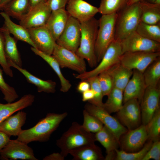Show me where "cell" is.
<instances>
[{"instance_id":"obj_46","label":"cell","mask_w":160,"mask_h":160,"mask_svg":"<svg viewBox=\"0 0 160 160\" xmlns=\"http://www.w3.org/2000/svg\"><path fill=\"white\" fill-rule=\"evenodd\" d=\"M10 136L0 131V151L10 140Z\"/></svg>"},{"instance_id":"obj_30","label":"cell","mask_w":160,"mask_h":160,"mask_svg":"<svg viewBox=\"0 0 160 160\" xmlns=\"http://www.w3.org/2000/svg\"><path fill=\"white\" fill-rule=\"evenodd\" d=\"M139 2L141 11L140 21L152 25L160 23V5L149 3L143 0Z\"/></svg>"},{"instance_id":"obj_48","label":"cell","mask_w":160,"mask_h":160,"mask_svg":"<svg viewBox=\"0 0 160 160\" xmlns=\"http://www.w3.org/2000/svg\"><path fill=\"white\" fill-rule=\"evenodd\" d=\"M64 157L59 153H53L43 158L44 160H63Z\"/></svg>"},{"instance_id":"obj_49","label":"cell","mask_w":160,"mask_h":160,"mask_svg":"<svg viewBox=\"0 0 160 160\" xmlns=\"http://www.w3.org/2000/svg\"><path fill=\"white\" fill-rule=\"evenodd\" d=\"M47 0H29V11L36 5L43 3H46Z\"/></svg>"},{"instance_id":"obj_38","label":"cell","mask_w":160,"mask_h":160,"mask_svg":"<svg viewBox=\"0 0 160 160\" xmlns=\"http://www.w3.org/2000/svg\"><path fill=\"white\" fill-rule=\"evenodd\" d=\"M84 121L82 126L87 131L96 133L103 127V124L97 117L84 109L83 112Z\"/></svg>"},{"instance_id":"obj_8","label":"cell","mask_w":160,"mask_h":160,"mask_svg":"<svg viewBox=\"0 0 160 160\" xmlns=\"http://www.w3.org/2000/svg\"><path fill=\"white\" fill-rule=\"evenodd\" d=\"M81 37L80 22L69 15L65 26L56 42L57 45L76 52L79 46Z\"/></svg>"},{"instance_id":"obj_10","label":"cell","mask_w":160,"mask_h":160,"mask_svg":"<svg viewBox=\"0 0 160 160\" xmlns=\"http://www.w3.org/2000/svg\"><path fill=\"white\" fill-rule=\"evenodd\" d=\"M160 56V52H126L121 56L120 63L126 68L143 73L147 67Z\"/></svg>"},{"instance_id":"obj_11","label":"cell","mask_w":160,"mask_h":160,"mask_svg":"<svg viewBox=\"0 0 160 160\" xmlns=\"http://www.w3.org/2000/svg\"><path fill=\"white\" fill-rule=\"evenodd\" d=\"M117 117L120 123L128 130L133 129L141 124V116L140 103L133 99L125 102L117 112Z\"/></svg>"},{"instance_id":"obj_27","label":"cell","mask_w":160,"mask_h":160,"mask_svg":"<svg viewBox=\"0 0 160 160\" xmlns=\"http://www.w3.org/2000/svg\"><path fill=\"white\" fill-rule=\"evenodd\" d=\"M0 31L4 39V51L7 60H9L22 68V62L17 46V39L11 36L10 33L2 27Z\"/></svg>"},{"instance_id":"obj_42","label":"cell","mask_w":160,"mask_h":160,"mask_svg":"<svg viewBox=\"0 0 160 160\" xmlns=\"http://www.w3.org/2000/svg\"><path fill=\"white\" fill-rule=\"evenodd\" d=\"M0 65L3 70L7 75L13 76V73L11 67L9 66L6 58L4 47V39L0 31Z\"/></svg>"},{"instance_id":"obj_23","label":"cell","mask_w":160,"mask_h":160,"mask_svg":"<svg viewBox=\"0 0 160 160\" xmlns=\"http://www.w3.org/2000/svg\"><path fill=\"white\" fill-rule=\"evenodd\" d=\"M35 98L34 95L28 94L15 102L6 104L0 103V124L16 112L31 105Z\"/></svg>"},{"instance_id":"obj_17","label":"cell","mask_w":160,"mask_h":160,"mask_svg":"<svg viewBox=\"0 0 160 160\" xmlns=\"http://www.w3.org/2000/svg\"><path fill=\"white\" fill-rule=\"evenodd\" d=\"M66 6L69 15L80 22L87 21L99 12L98 8L83 0H68Z\"/></svg>"},{"instance_id":"obj_43","label":"cell","mask_w":160,"mask_h":160,"mask_svg":"<svg viewBox=\"0 0 160 160\" xmlns=\"http://www.w3.org/2000/svg\"><path fill=\"white\" fill-rule=\"evenodd\" d=\"M160 159V142L159 140L153 142L149 150L147 152L142 160Z\"/></svg>"},{"instance_id":"obj_3","label":"cell","mask_w":160,"mask_h":160,"mask_svg":"<svg viewBox=\"0 0 160 160\" xmlns=\"http://www.w3.org/2000/svg\"><path fill=\"white\" fill-rule=\"evenodd\" d=\"M95 135L84 129L82 125L73 122L68 129L56 141L61 154L65 157L69 152L81 146L95 144Z\"/></svg>"},{"instance_id":"obj_12","label":"cell","mask_w":160,"mask_h":160,"mask_svg":"<svg viewBox=\"0 0 160 160\" xmlns=\"http://www.w3.org/2000/svg\"><path fill=\"white\" fill-rule=\"evenodd\" d=\"M84 109L98 119L112 132L118 140L119 141L122 135L127 132V129L124 126L103 107L88 103L85 105Z\"/></svg>"},{"instance_id":"obj_32","label":"cell","mask_w":160,"mask_h":160,"mask_svg":"<svg viewBox=\"0 0 160 160\" xmlns=\"http://www.w3.org/2000/svg\"><path fill=\"white\" fill-rule=\"evenodd\" d=\"M107 96L108 99L103 103V108L110 114L117 112L123 105V91L113 87Z\"/></svg>"},{"instance_id":"obj_52","label":"cell","mask_w":160,"mask_h":160,"mask_svg":"<svg viewBox=\"0 0 160 160\" xmlns=\"http://www.w3.org/2000/svg\"><path fill=\"white\" fill-rule=\"evenodd\" d=\"M144 1L151 3L154 4L156 0H143Z\"/></svg>"},{"instance_id":"obj_5","label":"cell","mask_w":160,"mask_h":160,"mask_svg":"<svg viewBox=\"0 0 160 160\" xmlns=\"http://www.w3.org/2000/svg\"><path fill=\"white\" fill-rule=\"evenodd\" d=\"M117 16V13L102 15L98 20L99 26L95 46V54L98 63L115 40Z\"/></svg>"},{"instance_id":"obj_29","label":"cell","mask_w":160,"mask_h":160,"mask_svg":"<svg viewBox=\"0 0 160 160\" xmlns=\"http://www.w3.org/2000/svg\"><path fill=\"white\" fill-rule=\"evenodd\" d=\"M31 49L36 55L47 62L56 73L60 81V91L63 92L68 91L71 87V84L62 74L60 66L56 60L52 55L45 54L35 48L32 47Z\"/></svg>"},{"instance_id":"obj_31","label":"cell","mask_w":160,"mask_h":160,"mask_svg":"<svg viewBox=\"0 0 160 160\" xmlns=\"http://www.w3.org/2000/svg\"><path fill=\"white\" fill-rule=\"evenodd\" d=\"M29 9V0H12L2 9L10 17L19 20Z\"/></svg>"},{"instance_id":"obj_19","label":"cell","mask_w":160,"mask_h":160,"mask_svg":"<svg viewBox=\"0 0 160 160\" xmlns=\"http://www.w3.org/2000/svg\"><path fill=\"white\" fill-rule=\"evenodd\" d=\"M122 145L123 150L134 152L143 146L148 139L145 126L142 124L136 128L128 130L125 134Z\"/></svg>"},{"instance_id":"obj_2","label":"cell","mask_w":160,"mask_h":160,"mask_svg":"<svg viewBox=\"0 0 160 160\" xmlns=\"http://www.w3.org/2000/svg\"><path fill=\"white\" fill-rule=\"evenodd\" d=\"M81 37L79 46L76 52L87 61L89 66L94 68L97 65L95 46L99 26V20L94 17L80 22Z\"/></svg>"},{"instance_id":"obj_40","label":"cell","mask_w":160,"mask_h":160,"mask_svg":"<svg viewBox=\"0 0 160 160\" xmlns=\"http://www.w3.org/2000/svg\"><path fill=\"white\" fill-rule=\"evenodd\" d=\"M0 89L4 95V99L8 103H12L19 97L15 89L5 81L2 70L0 68Z\"/></svg>"},{"instance_id":"obj_24","label":"cell","mask_w":160,"mask_h":160,"mask_svg":"<svg viewBox=\"0 0 160 160\" xmlns=\"http://www.w3.org/2000/svg\"><path fill=\"white\" fill-rule=\"evenodd\" d=\"M106 71L112 79L113 87L123 91L133 73V70L126 68L120 62L114 65Z\"/></svg>"},{"instance_id":"obj_36","label":"cell","mask_w":160,"mask_h":160,"mask_svg":"<svg viewBox=\"0 0 160 160\" xmlns=\"http://www.w3.org/2000/svg\"><path fill=\"white\" fill-rule=\"evenodd\" d=\"M148 139L152 142L159 140L160 134V109L159 108L146 125Z\"/></svg>"},{"instance_id":"obj_33","label":"cell","mask_w":160,"mask_h":160,"mask_svg":"<svg viewBox=\"0 0 160 160\" xmlns=\"http://www.w3.org/2000/svg\"><path fill=\"white\" fill-rule=\"evenodd\" d=\"M147 87H157L160 79V57L151 63L143 73Z\"/></svg>"},{"instance_id":"obj_44","label":"cell","mask_w":160,"mask_h":160,"mask_svg":"<svg viewBox=\"0 0 160 160\" xmlns=\"http://www.w3.org/2000/svg\"><path fill=\"white\" fill-rule=\"evenodd\" d=\"M68 0H47L46 3L52 11L65 8Z\"/></svg>"},{"instance_id":"obj_50","label":"cell","mask_w":160,"mask_h":160,"mask_svg":"<svg viewBox=\"0 0 160 160\" xmlns=\"http://www.w3.org/2000/svg\"><path fill=\"white\" fill-rule=\"evenodd\" d=\"M12 0H1L0 2V10L2 9Z\"/></svg>"},{"instance_id":"obj_45","label":"cell","mask_w":160,"mask_h":160,"mask_svg":"<svg viewBox=\"0 0 160 160\" xmlns=\"http://www.w3.org/2000/svg\"><path fill=\"white\" fill-rule=\"evenodd\" d=\"M90 88V85L87 81L81 80L77 86V89L78 92L82 93Z\"/></svg>"},{"instance_id":"obj_34","label":"cell","mask_w":160,"mask_h":160,"mask_svg":"<svg viewBox=\"0 0 160 160\" xmlns=\"http://www.w3.org/2000/svg\"><path fill=\"white\" fill-rule=\"evenodd\" d=\"M135 31L145 38L160 43V23L152 25L140 21Z\"/></svg>"},{"instance_id":"obj_37","label":"cell","mask_w":160,"mask_h":160,"mask_svg":"<svg viewBox=\"0 0 160 160\" xmlns=\"http://www.w3.org/2000/svg\"><path fill=\"white\" fill-rule=\"evenodd\" d=\"M151 141L146 144L141 150L137 152H127L123 150H115L116 159L117 160H142L152 144Z\"/></svg>"},{"instance_id":"obj_18","label":"cell","mask_w":160,"mask_h":160,"mask_svg":"<svg viewBox=\"0 0 160 160\" xmlns=\"http://www.w3.org/2000/svg\"><path fill=\"white\" fill-rule=\"evenodd\" d=\"M146 87L143 73L133 70L132 75L123 91V104L133 99H137L140 103Z\"/></svg>"},{"instance_id":"obj_51","label":"cell","mask_w":160,"mask_h":160,"mask_svg":"<svg viewBox=\"0 0 160 160\" xmlns=\"http://www.w3.org/2000/svg\"><path fill=\"white\" fill-rule=\"evenodd\" d=\"M141 0H128L127 4V5L132 4L134 3L137 2Z\"/></svg>"},{"instance_id":"obj_41","label":"cell","mask_w":160,"mask_h":160,"mask_svg":"<svg viewBox=\"0 0 160 160\" xmlns=\"http://www.w3.org/2000/svg\"><path fill=\"white\" fill-rule=\"evenodd\" d=\"M97 76L99 84L103 96H108L113 87L111 76L105 71L100 73Z\"/></svg>"},{"instance_id":"obj_20","label":"cell","mask_w":160,"mask_h":160,"mask_svg":"<svg viewBox=\"0 0 160 160\" xmlns=\"http://www.w3.org/2000/svg\"><path fill=\"white\" fill-rule=\"evenodd\" d=\"M69 16L65 8L52 11L45 25L56 41L64 29Z\"/></svg>"},{"instance_id":"obj_14","label":"cell","mask_w":160,"mask_h":160,"mask_svg":"<svg viewBox=\"0 0 160 160\" xmlns=\"http://www.w3.org/2000/svg\"><path fill=\"white\" fill-rule=\"evenodd\" d=\"M160 90L157 87H147L140 102L142 124L146 125L159 108Z\"/></svg>"},{"instance_id":"obj_13","label":"cell","mask_w":160,"mask_h":160,"mask_svg":"<svg viewBox=\"0 0 160 160\" xmlns=\"http://www.w3.org/2000/svg\"><path fill=\"white\" fill-rule=\"evenodd\" d=\"M0 159L4 160H38L35 157L31 148L17 139L10 140L0 151Z\"/></svg>"},{"instance_id":"obj_9","label":"cell","mask_w":160,"mask_h":160,"mask_svg":"<svg viewBox=\"0 0 160 160\" xmlns=\"http://www.w3.org/2000/svg\"><path fill=\"white\" fill-rule=\"evenodd\" d=\"M123 54L126 52H160V43L145 38L135 31L121 41Z\"/></svg>"},{"instance_id":"obj_21","label":"cell","mask_w":160,"mask_h":160,"mask_svg":"<svg viewBox=\"0 0 160 160\" xmlns=\"http://www.w3.org/2000/svg\"><path fill=\"white\" fill-rule=\"evenodd\" d=\"M27 113L18 111L15 114L8 117L0 124V131L10 136H18L25 123Z\"/></svg>"},{"instance_id":"obj_1","label":"cell","mask_w":160,"mask_h":160,"mask_svg":"<svg viewBox=\"0 0 160 160\" xmlns=\"http://www.w3.org/2000/svg\"><path fill=\"white\" fill-rule=\"evenodd\" d=\"M67 115L66 112L62 113H48L33 127L22 130L17 139L27 144L33 141L47 142Z\"/></svg>"},{"instance_id":"obj_6","label":"cell","mask_w":160,"mask_h":160,"mask_svg":"<svg viewBox=\"0 0 160 160\" xmlns=\"http://www.w3.org/2000/svg\"><path fill=\"white\" fill-rule=\"evenodd\" d=\"M122 54L121 41L114 40L107 49L99 63L94 69L90 71H86L82 73L75 74L74 75L76 78L81 80H85L96 76L120 62Z\"/></svg>"},{"instance_id":"obj_35","label":"cell","mask_w":160,"mask_h":160,"mask_svg":"<svg viewBox=\"0 0 160 160\" xmlns=\"http://www.w3.org/2000/svg\"><path fill=\"white\" fill-rule=\"evenodd\" d=\"M128 0H101L98 8L102 15L117 13L127 5Z\"/></svg>"},{"instance_id":"obj_16","label":"cell","mask_w":160,"mask_h":160,"mask_svg":"<svg viewBox=\"0 0 160 160\" xmlns=\"http://www.w3.org/2000/svg\"><path fill=\"white\" fill-rule=\"evenodd\" d=\"M28 30L36 48L45 54L52 55L56 42L46 26Z\"/></svg>"},{"instance_id":"obj_22","label":"cell","mask_w":160,"mask_h":160,"mask_svg":"<svg viewBox=\"0 0 160 160\" xmlns=\"http://www.w3.org/2000/svg\"><path fill=\"white\" fill-rule=\"evenodd\" d=\"M10 67L17 69L25 77L27 81L35 85L39 92H44L48 93H54L56 91V83L51 80H44L34 76L26 69L23 68L9 60H7Z\"/></svg>"},{"instance_id":"obj_54","label":"cell","mask_w":160,"mask_h":160,"mask_svg":"<svg viewBox=\"0 0 160 160\" xmlns=\"http://www.w3.org/2000/svg\"><path fill=\"white\" fill-rule=\"evenodd\" d=\"M1 0H0V2Z\"/></svg>"},{"instance_id":"obj_7","label":"cell","mask_w":160,"mask_h":160,"mask_svg":"<svg viewBox=\"0 0 160 160\" xmlns=\"http://www.w3.org/2000/svg\"><path fill=\"white\" fill-rule=\"evenodd\" d=\"M52 55L56 60L60 68H68L82 73L86 71L84 59L74 52L56 43Z\"/></svg>"},{"instance_id":"obj_47","label":"cell","mask_w":160,"mask_h":160,"mask_svg":"<svg viewBox=\"0 0 160 160\" xmlns=\"http://www.w3.org/2000/svg\"><path fill=\"white\" fill-rule=\"evenodd\" d=\"M82 93V101L83 102H89L94 98V94L93 91L91 88Z\"/></svg>"},{"instance_id":"obj_4","label":"cell","mask_w":160,"mask_h":160,"mask_svg":"<svg viewBox=\"0 0 160 160\" xmlns=\"http://www.w3.org/2000/svg\"><path fill=\"white\" fill-rule=\"evenodd\" d=\"M117 13L115 40L121 41L135 31L140 21L141 11L139 2L127 5Z\"/></svg>"},{"instance_id":"obj_39","label":"cell","mask_w":160,"mask_h":160,"mask_svg":"<svg viewBox=\"0 0 160 160\" xmlns=\"http://www.w3.org/2000/svg\"><path fill=\"white\" fill-rule=\"evenodd\" d=\"M89 83L90 88L93 91L94 97L93 99L88 102L95 105L103 107V98L104 96L99 86L97 76L89 79L86 80Z\"/></svg>"},{"instance_id":"obj_53","label":"cell","mask_w":160,"mask_h":160,"mask_svg":"<svg viewBox=\"0 0 160 160\" xmlns=\"http://www.w3.org/2000/svg\"><path fill=\"white\" fill-rule=\"evenodd\" d=\"M154 4L157 5H160V0H156Z\"/></svg>"},{"instance_id":"obj_26","label":"cell","mask_w":160,"mask_h":160,"mask_svg":"<svg viewBox=\"0 0 160 160\" xmlns=\"http://www.w3.org/2000/svg\"><path fill=\"white\" fill-rule=\"evenodd\" d=\"M4 20V24L2 27L10 33L12 34L17 40L25 42L36 48L32 41L27 29L21 25H17L12 22L10 17L4 12L0 13Z\"/></svg>"},{"instance_id":"obj_25","label":"cell","mask_w":160,"mask_h":160,"mask_svg":"<svg viewBox=\"0 0 160 160\" xmlns=\"http://www.w3.org/2000/svg\"><path fill=\"white\" fill-rule=\"evenodd\" d=\"M95 136L96 140L99 142L106 150L107 155L105 159H113L118 146L119 141L112 132L104 125L101 130L95 133Z\"/></svg>"},{"instance_id":"obj_15","label":"cell","mask_w":160,"mask_h":160,"mask_svg":"<svg viewBox=\"0 0 160 160\" xmlns=\"http://www.w3.org/2000/svg\"><path fill=\"white\" fill-rule=\"evenodd\" d=\"M51 12L46 2L40 3L30 9L19 20L20 25L27 29L45 25Z\"/></svg>"},{"instance_id":"obj_28","label":"cell","mask_w":160,"mask_h":160,"mask_svg":"<svg viewBox=\"0 0 160 160\" xmlns=\"http://www.w3.org/2000/svg\"><path fill=\"white\" fill-rule=\"evenodd\" d=\"M74 160H98L103 159L101 150L95 144L84 145L71 151Z\"/></svg>"}]
</instances>
